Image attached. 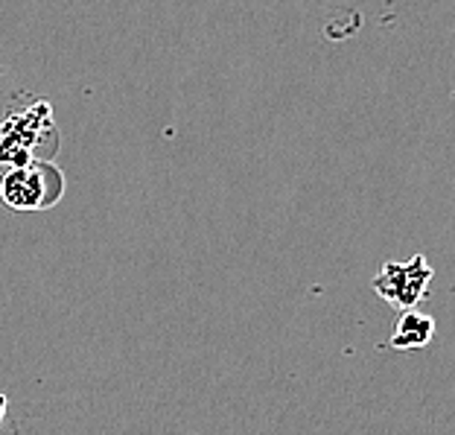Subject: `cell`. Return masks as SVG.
<instances>
[{
  "label": "cell",
  "instance_id": "6da1fadb",
  "mask_svg": "<svg viewBox=\"0 0 455 435\" xmlns=\"http://www.w3.org/2000/svg\"><path fill=\"white\" fill-rule=\"evenodd\" d=\"M44 132H53L50 102H33L24 111L9 114L0 123V164H9V170L38 164V141Z\"/></svg>",
  "mask_w": 455,
  "mask_h": 435
},
{
  "label": "cell",
  "instance_id": "7a4b0ae2",
  "mask_svg": "<svg viewBox=\"0 0 455 435\" xmlns=\"http://www.w3.org/2000/svg\"><path fill=\"white\" fill-rule=\"evenodd\" d=\"M432 278H435V269L423 254L409 257V261H386L374 278V293L386 304L409 313L427 298Z\"/></svg>",
  "mask_w": 455,
  "mask_h": 435
},
{
  "label": "cell",
  "instance_id": "3957f363",
  "mask_svg": "<svg viewBox=\"0 0 455 435\" xmlns=\"http://www.w3.org/2000/svg\"><path fill=\"white\" fill-rule=\"evenodd\" d=\"M53 167L44 164H27V167H12L0 175V202L9 211H41L50 202H56V196L50 193L47 175H53Z\"/></svg>",
  "mask_w": 455,
  "mask_h": 435
},
{
  "label": "cell",
  "instance_id": "277c9868",
  "mask_svg": "<svg viewBox=\"0 0 455 435\" xmlns=\"http://www.w3.org/2000/svg\"><path fill=\"white\" fill-rule=\"evenodd\" d=\"M432 336H435V318L420 310H409L400 316V322L395 327V334L386 342V348L391 350H420L427 348Z\"/></svg>",
  "mask_w": 455,
  "mask_h": 435
},
{
  "label": "cell",
  "instance_id": "5b68a950",
  "mask_svg": "<svg viewBox=\"0 0 455 435\" xmlns=\"http://www.w3.org/2000/svg\"><path fill=\"white\" fill-rule=\"evenodd\" d=\"M6 407H9V400H6L4 391H0V423H4V418H6Z\"/></svg>",
  "mask_w": 455,
  "mask_h": 435
}]
</instances>
